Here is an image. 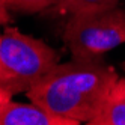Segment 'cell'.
<instances>
[{
	"label": "cell",
	"instance_id": "obj_1",
	"mask_svg": "<svg viewBox=\"0 0 125 125\" xmlns=\"http://www.w3.org/2000/svg\"><path fill=\"white\" fill-rule=\"evenodd\" d=\"M118 74L94 59L57 63L26 94L30 101L62 118L91 122L101 112Z\"/></svg>",
	"mask_w": 125,
	"mask_h": 125
},
{
	"label": "cell",
	"instance_id": "obj_5",
	"mask_svg": "<svg viewBox=\"0 0 125 125\" xmlns=\"http://www.w3.org/2000/svg\"><path fill=\"white\" fill-rule=\"evenodd\" d=\"M89 125H125V78H118L101 112Z\"/></svg>",
	"mask_w": 125,
	"mask_h": 125
},
{
	"label": "cell",
	"instance_id": "obj_3",
	"mask_svg": "<svg viewBox=\"0 0 125 125\" xmlns=\"http://www.w3.org/2000/svg\"><path fill=\"white\" fill-rule=\"evenodd\" d=\"M73 59H95L125 42V11L112 8L105 11L73 14L63 33Z\"/></svg>",
	"mask_w": 125,
	"mask_h": 125
},
{
	"label": "cell",
	"instance_id": "obj_2",
	"mask_svg": "<svg viewBox=\"0 0 125 125\" xmlns=\"http://www.w3.org/2000/svg\"><path fill=\"white\" fill-rule=\"evenodd\" d=\"M59 56L44 41L8 27L0 39V87L11 95L27 92L50 69Z\"/></svg>",
	"mask_w": 125,
	"mask_h": 125
},
{
	"label": "cell",
	"instance_id": "obj_7",
	"mask_svg": "<svg viewBox=\"0 0 125 125\" xmlns=\"http://www.w3.org/2000/svg\"><path fill=\"white\" fill-rule=\"evenodd\" d=\"M62 0H5L6 6L21 12H39L48 8H56Z\"/></svg>",
	"mask_w": 125,
	"mask_h": 125
},
{
	"label": "cell",
	"instance_id": "obj_8",
	"mask_svg": "<svg viewBox=\"0 0 125 125\" xmlns=\"http://www.w3.org/2000/svg\"><path fill=\"white\" fill-rule=\"evenodd\" d=\"M8 9H9V8L6 6L5 0H0V26H2V24H8L11 21V17H9Z\"/></svg>",
	"mask_w": 125,
	"mask_h": 125
},
{
	"label": "cell",
	"instance_id": "obj_9",
	"mask_svg": "<svg viewBox=\"0 0 125 125\" xmlns=\"http://www.w3.org/2000/svg\"><path fill=\"white\" fill-rule=\"evenodd\" d=\"M11 96H12V95L8 92V91H5V89L0 87V104H2V103H6V101H9V100H11Z\"/></svg>",
	"mask_w": 125,
	"mask_h": 125
},
{
	"label": "cell",
	"instance_id": "obj_4",
	"mask_svg": "<svg viewBox=\"0 0 125 125\" xmlns=\"http://www.w3.org/2000/svg\"><path fill=\"white\" fill-rule=\"evenodd\" d=\"M0 125H78L75 121L62 118L38 104L12 103L0 104Z\"/></svg>",
	"mask_w": 125,
	"mask_h": 125
},
{
	"label": "cell",
	"instance_id": "obj_6",
	"mask_svg": "<svg viewBox=\"0 0 125 125\" xmlns=\"http://www.w3.org/2000/svg\"><path fill=\"white\" fill-rule=\"evenodd\" d=\"M118 2L119 0H62L56 8L60 12H68L73 15L112 9L118 6Z\"/></svg>",
	"mask_w": 125,
	"mask_h": 125
},
{
	"label": "cell",
	"instance_id": "obj_10",
	"mask_svg": "<svg viewBox=\"0 0 125 125\" xmlns=\"http://www.w3.org/2000/svg\"><path fill=\"white\" fill-rule=\"evenodd\" d=\"M0 39H2V35H0Z\"/></svg>",
	"mask_w": 125,
	"mask_h": 125
}]
</instances>
